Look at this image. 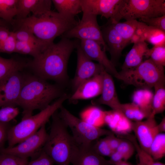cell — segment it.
I'll return each mask as SVG.
<instances>
[{
    "instance_id": "cell-20",
    "label": "cell",
    "mask_w": 165,
    "mask_h": 165,
    "mask_svg": "<svg viewBox=\"0 0 165 165\" xmlns=\"http://www.w3.org/2000/svg\"><path fill=\"white\" fill-rule=\"evenodd\" d=\"M50 0H18L16 19H22L28 17L30 13L32 15L39 16L51 10Z\"/></svg>"
},
{
    "instance_id": "cell-18",
    "label": "cell",
    "mask_w": 165,
    "mask_h": 165,
    "mask_svg": "<svg viewBox=\"0 0 165 165\" xmlns=\"http://www.w3.org/2000/svg\"><path fill=\"white\" fill-rule=\"evenodd\" d=\"M102 71L101 73L95 75L80 84L73 94L69 97L70 101L89 99L101 95L103 87Z\"/></svg>"
},
{
    "instance_id": "cell-13",
    "label": "cell",
    "mask_w": 165,
    "mask_h": 165,
    "mask_svg": "<svg viewBox=\"0 0 165 165\" xmlns=\"http://www.w3.org/2000/svg\"><path fill=\"white\" fill-rule=\"evenodd\" d=\"M155 116L152 115L144 121L133 123L132 131L135 134L138 144L148 154L152 141L160 133Z\"/></svg>"
},
{
    "instance_id": "cell-40",
    "label": "cell",
    "mask_w": 165,
    "mask_h": 165,
    "mask_svg": "<svg viewBox=\"0 0 165 165\" xmlns=\"http://www.w3.org/2000/svg\"><path fill=\"white\" fill-rule=\"evenodd\" d=\"M135 149L131 141L122 139L116 150L121 154L123 160L127 161L132 156Z\"/></svg>"
},
{
    "instance_id": "cell-33",
    "label": "cell",
    "mask_w": 165,
    "mask_h": 165,
    "mask_svg": "<svg viewBox=\"0 0 165 165\" xmlns=\"http://www.w3.org/2000/svg\"><path fill=\"white\" fill-rule=\"evenodd\" d=\"M47 46H42L30 43L17 40L15 53L29 55L35 58L37 57Z\"/></svg>"
},
{
    "instance_id": "cell-50",
    "label": "cell",
    "mask_w": 165,
    "mask_h": 165,
    "mask_svg": "<svg viewBox=\"0 0 165 165\" xmlns=\"http://www.w3.org/2000/svg\"><path fill=\"white\" fill-rule=\"evenodd\" d=\"M0 26L7 27L6 23L3 20L0 19Z\"/></svg>"
},
{
    "instance_id": "cell-47",
    "label": "cell",
    "mask_w": 165,
    "mask_h": 165,
    "mask_svg": "<svg viewBox=\"0 0 165 165\" xmlns=\"http://www.w3.org/2000/svg\"><path fill=\"white\" fill-rule=\"evenodd\" d=\"M10 32L7 27L0 26V44L8 38Z\"/></svg>"
},
{
    "instance_id": "cell-49",
    "label": "cell",
    "mask_w": 165,
    "mask_h": 165,
    "mask_svg": "<svg viewBox=\"0 0 165 165\" xmlns=\"http://www.w3.org/2000/svg\"><path fill=\"white\" fill-rule=\"evenodd\" d=\"M113 165H133L130 164L127 161L124 160H122L121 161H120L119 162L116 163ZM136 165H140V164L138 163V164Z\"/></svg>"
},
{
    "instance_id": "cell-45",
    "label": "cell",
    "mask_w": 165,
    "mask_h": 165,
    "mask_svg": "<svg viewBox=\"0 0 165 165\" xmlns=\"http://www.w3.org/2000/svg\"><path fill=\"white\" fill-rule=\"evenodd\" d=\"M9 129L7 124L0 123V148H2L6 140L7 139V132Z\"/></svg>"
},
{
    "instance_id": "cell-35",
    "label": "cell",
    "mask_w": 165,
    "mask_h": 165,
    "mask_svg": "<svg viewBox=\"0 0 165 165\" xmlns=\"http://www.w3.org/2000/svg\"><path fill=\"white\" fill-rule=\"evenodd\" d=\"M17 40L46 47L47 45L37 38L31 32L24 29H19L13 31Z\"/></svg>"
},
{
    "instance_id": "cell-23",
    "label": "cell",
    "mask_w": 165,
    "mask_h": 165,
    "mask_svg": "<svg viewBox=\"0 0 165 165\" xmlns=\"http://www.w3.org/2000/svg\"><path fill=\"white\" fill-rule=\"evenodd\" d=\"M153 94L148 89H140L135 91L132 96V102L136 105L147 118L152 115Z\"/></svg>"
},
{
    "instance_id": "cell-16",
    "label": "cell",
    "mask_w": 165,
    "mask_h": 165,
    "mask_svg": "<svg viewBox=\"0 0 165 165\" xmlns=\"http://www.w3.org/2000/svg\"><path fill=\"white\" fill-rule=\"evenodd\" d=\"M103 87L100 97L92 101L94 105H104L112 110H120L121 104L118 98L112 76L105 69L102 71Z\"/></svg>"
},
{
    "instance_id": "cell-31",
    "label": "cell",
    "mask_w": 165,
    "mask_h": 165,
    "mask_svg": "<svg viewBox=\"0 0 165 165\" xmlns=\"http://www.w3.org/2000/svg\"><path fill=\"white\" fill-rule=\"evenodd\" d=\"M149 154L156 161L165 156V134L160 133L155 137L150 146Z\"/></svg>"
},
{
    "instance_id": "cell-15",
    "label": "cell",
    "mask_w": 165,
    "mask_h": 165,
    "mask_svg": "<svg viewBox=\"0 0 165 165\" xmlns=\"http://www.w3.org/2000/svg\"><path fill=\"white\" fill-rule=\"evenodd\" d=\"M101 30L104 41L108 47V51L111 55L110 60L115 65L123 50L128 43L115 30L109 21Z\"/></svg>"
},
{
    "instance_id": "cell-4",
    "label": "cell",
    "mask_w": 165,
    "mask_h": 165,
    "mask_svg": "<svg viewBox=\"0 0 165 165\" xmlns=\"http://www.w3.org/2000/svg\"><path fill=\"white\" fill-rule=\"evenodd\" d=\"M48 137L42 150L57 165H70L77 144L60 117L57 111L51 117Z\"/></svg>"
},
{
    "instance_id": "cell-8",
    "label": "cell",
    "mask_w": 165,
    "mask_h": 165,
    "mask_svg": "<svg viewBox=\"0 0 165 165\" xmlns=\"http://www.w3.org/2000/svg\"><path fill=\"white\" fill-rule=\"evenodd\" d=\"M59 109L60 117L71 130L72 135L78 145H91L101 137L113 133L111 130L96 127L77 117L63 105Z\"/></svg>"
},
{
    "instance_id": "cell-32",
    "label": "cell",
    "mask_w": 165,
    "mask_h": 165,
    "mask_svg": "<svg viewBox=\"0 0 165 165\" xmlns=\"http://www.w3.org/2000/svg\"><path fill=\"white\" fill-rule=\"evenodd\" d=\"M126 136V138L133 144L137 152L140 165H165L164 163L156 161L149 154L142 149L134 137L129 134Z\"/></svg>"
},
{
    "instance_id": "cell-37",
    "label": "cell",
    "mask_w": 165,
    "mask_h": 165,
    "mask_svg": "<svg viewBox=\"0 0 165 165\" xmlns=\"http://www.w3.org/2000/svg\"><path fill=\"white\" fill-rule=\"evenodd\" d=\"M19 112V108L16 106H8L0 107V123L7 124L16 118Z\"/></svg>"
},
{
    "instance_id": "cell-9",
    "label": "cell",
    "mask_w": 165,
    "mask_h": 165,
    "mask_svg": "<svg viewBox=\"0 0 165 165\" xmlns=\"http://www.w3.org/2000/svg\"><path fill=\"white\" fill-rule=\"evenodd\" d=\"M62 35L63 37L69 39L75 38L79 40H93L100 44L104 51L108 50L97 21V16L95 15L83 13L78 24Z\"/></svg>"
},
{
    "instance_id": "cell-27",
    "label": "cell",
    "mask_w": 165,
    "mask_h": 165,
    "mask_svg": "<svg viewBox=\"0 0 165 165\" xmlns=\"http://www.w3.org/2000/svg\"><path fill=\"white\" fill-rule=\"evenodd\" d=\"M28 66V63L14 58L6 59L0 56V80L9 74L21 71Z\"/></svg>"
},
{
    "instance_id": "cell-19",
    "label": "cell",
    "mask_w": 165,
    "mask_h": 165,
    "mask_svg": "<svg viewBox=\"0 0 165 165\" xmlns=\"http://www.w3.org/2000/svg\"><path fill=\"white\" fill-rule=\"evenodd\" d=\"M120 0H81L83 13L100 15L107 19L112 16Z\"/></svg>"
},
{
    "instance_id": "cell-44",
    "label": "cell",
    "mask_w": 165,
    "mask_h": 165,
    "mask_svg": "<svg viewBox=\"0 0 165 165\" xmlns=\"http://www.w3.org/2000/svg\"><path fill=\"white\" fill-rule=\"evenodd\" d=\"M106 137L112 151H113L116 150L122 139L115 137L114 133L106 136Z\"/></svg>"
},
{
    "instance_id": "cell-22",
    "label": "cell",
    "mask_w": 165,
    "mask_h": 165,
    "mask_svg": "<svg viewBox=\"0 0 165 165\" xmlns=\"http://www.w3.org/2000/svg\"><path fill=\"white\" fill-rule=\"evenodd\" d=\"M148 49V44L145 41L134 43L125 57L122 70L130 69L138 65L143 61V57Z\"/></svg>"
},
{
    "instance_id": "cell-2",
    "label": "cell",
    "mask_w": 165,
    "mask_h": 165,
    "mask_svg": "<svg viewBox=\"0 0 165 165\" xmlns=\"http://www.w3.org/2000/svg\"><path fill=\"white\" fill-rule=\"evenodd\" d=\"M78 23L75 17L51 10L39 16L32 15L24 19H14L11 24L16 30H27L45 44L49 45L53 43L56 37L62 35Z\"/></svg>"
},
{
    "instance_id": "cell-48",
    "label": "cell",
    "mask_w": 165,
    "mask_h": 165,
    "mask_svg": "<svg viewBox=\"0 0 165 165\" xmlns=\"http://www.w3.org/2000/svg\"><path fill=\"white\" fill-rule=\"evenodd\" d=\"M158 127L160 133L165 132V117H163L160 123L158 124Z\"/></svg>"
},
{
    "instance_id": "cell-24",
    "label": "cell",
    "mask_w": 165,
    "mask_h": 165,
    "mask_svg": "<svg viewBox=\"0 0 165 165\" xmlns=\"http://www.w3.org/2000/svg\"><path fill=\"white\" fill-rule=\"evenodd\" d=\"M52 2L57 12L62 15L75 17L82 12L81 0H52Z\"/></svg>"
},
{
    "instance_id": "cell-25",
    "label": "cell",
    "mask_w": 165,
    "mask_h": 165,
    "mask_svg": "<svg viewBox=\"0 0 165 165\" xmlns=\"http://www.w3.org/2000/svg\"><path fill=\"white\" fill-rule=\"evenodd\" d=\"M109 22L115 30L128 44L130 42L133 37L142 23L137 20H126L123 22Z\"/></svg>"
},
{
    "instance_id": "cell-28",
    "label": "cell",
    "mask_w": 165,
    "mask_h": 165,
    "mask_svg": "<svg viewBox=\"0 0 165 165\" xmlns=\"http://www.w3.org/2000/svg\"><path fill=\"white\" fill-rule=\"evenodd\" d=\"M105 115L106 111L96 107H91L82 112L81 119L93 126L101 128L105 124Z\"/></svg>"
},
{
    "instance_id": "cell-1",
    "label": "cell",
    "mask_w": 165,
    "mask_h": 165,
    "mask_svg": "<svg viewBox=\"0 0 165 165\" xmlns=\"http://www.w3.org/2000/svg\"><path fill=\"white\" fill-rule=\"evenodd\" d=\"M80 40L63 37L57 43L48 45L28 66L35 75L45 80L65 82L68 78L67 65L69 57Z\"/></svg>"
},
{
    "instance_id": "cell-34",
    "label": "cell",
    "mask_w": 165,
    "mask_h": 165,
    "mask_svg": "<svg viewBox=\"0 0 165 165\" xmlns=\"http://www.w3.org/2000/svg\"><path fill=\"white\" fill-rule=\"evenodd\" d=\"M120 110L131 120L140 121L144 118H146L139 108L133 102L121 104Z\"/></svg>"
},
{
    "instance_id": "cell-38",
    "label": "cell",
    "mask_w": 165,
    "mask_h": 165,
    "mask_svg": "<svg viewBox=\"0 0 165 165\" xmlns=\"http://www.w3.org/2000/svg\"><path fill=\"white\" fill-rule=\"evenodd\" d=\"M0 165H27L28 158L7 153H0Z\"/></svg>"
},
{
    "instance_id": "cell-10",
    "label": "cell",
    "mask_w": 165,
    "mask_h": 165,
    "mask_svg": "<svg viewBox=\"0 0 165 165\" xmlns=\"http://www.w3.org/2000/svg\"><path fill=\"white\" fill-rule=\"evenodd\" d=\"M48 135L46 125H44L35 133L17 145L0 148V153L9 154L23 158L36 157L42 151Z\"/></svg>"
},
{
    "instance_id": "cell-7",
    "label": "cell",
    "mask_w": 165,
    "mask_h": 165,
    "mask_svg": "<svg viewBox=\"0 0 165 165\" xmlns=\"http://www.w3.org/2000/svg\"><path fill=\"white\" fill-rule=\"evenodd\" d=\"M119 73V79L139 89H150L165 81L164 66L155 63L149 58L135 67L121 70Z\"/></svg>"
},
{
    "instance_id": "cell-12",
    "label": "cell",
    "mask_w": 165,
    "mask_h": 165,
    "mask_svg": "<svg viewBox=\"0 0 165 165\" xmlns=\"http://www.w3.org/2000/svg\"><path fill=\"white\" fill-rule=\"evenodd\" d=\"M76 49L77 68L75 75L72 81V86L75 90L85 81L101 73L104 68L99 64L95 63L88 58L81 49L79 44Z\"/></svg>"
},
{
    "instance_id": "cell-26",
    "label": "cell",
    "mask_w": 165,
    "mask_h": 165,
    "mask_svg": "<svg viewBox=\"0 0 165 165\" xmlns=\"http://www.w3.org/2000/svg\"><path fill=\"white\" fill-rule=\"evenodd\" d=\"M141 38L154 46H165V32L145 24L142 29Z\"/></svg>"
},
{
    "instance_id": "cell-39",
    "label": "cell",
    "mask_w": 165,
    "mask_h": 165,
    "mask_svg": "<svg viewBox=\"0 0 165 165\" xmlns=\"http://www.w3.org/2000/svg\"><path fill=\"white\" fill-rule=\"evenodd\" d=\"M92 145L95 151L102 156L110 157L113 152L106 137L100 139H98Z\"/></svg>"
},
{
    "instance_id": "cell-36",
    "label": "cell",
    "mask_w": 165,
    "mask_h": 165,
    "mask_svg": "<svg viewBox=\"0 0 165 165\" xmlns=\"http://www.w3.org/2000/svg\"><path fill=\"white\" fill-rule=\"evenodd\" d=\"M145 57L157 64L165 66V46H154L149 49Z\"/></svg>"
},
{
    "instance_id": "cell-5",
    "label": "cell",
    "mask_w": 165,
    "mask_h": 165,
    "mask_svg": "<svg viewBox=\"0 0 165 165\" xmlns=\"http://www.w3.org/2000/svg\"><path fill=\"white\" fill-rule=\"evenodd\" d=\"M69 97L64 94L52 104L35 115L22 117L16 125L9 128L7 134L8 146H15L33 135L49 121L53 114L61 107Z\"/></svg>"
},
{
    "instance_id": "cell-42",
    "label": "cell",
    "mask_w": 165,
    "mask_h": 165,
    "mask_svg": "<svg viewBox=\"0 0 165 165\" xmlns=\"http://www.w3.org/2000/svg\"><path fill=\"white\" fill-rule=\"evenodd\" d=\"M16 41L13 31H11L8 38L0 44V53H11L15 52Z\"/></svg>"
},
{
    "instance_id": "cell-21",
    "label": "cell",
    "mask_w": 165,
    "mask_h": 165,
    "mask_svg": "<svg viewBox=\"0 0 165 165\" xmlns=\"http://www.w3.org/2000/svg\"><path fill=\"white\" fill-rule=\"evenodd\" d=\"M105 122L114 134L126 135L132 131L133 122L120 110L106 111Z\"/></svg>"
},
{
    "instance_id": "cell-11",
    "label": "cell",
    "mask_w": 165,
    "mask_h": 165,
    "mask_svg": "<svg viewBox=\"0 0 165 165\" xmlns=\"http://www.w3.org/2000/svg\"><path fill=\"white\" fill-rule=\"evenodd\" d=\"M24 77L20 71H17L0 80V107L17 105Z\"/></svg>"
},
{
    "instance_id": "cell-43",
    "label": "cell",
    "mask_w": 165,
    "mask_h": 165,
    "mask_svg": "<svg viewBox=\"0 0 165 165\" xmlns=\"http://www.w3.org/2000/svg\"><path fill=\"white\" fill-rule=\"evenodd\" d=\"M54 164L49 156L42 150L39 155L28 162L27 165H53Z\"/></svg>"
},
{
    "instance_id": "cell-46",
    "label": "cell",
    "mask_w": 165,
    "mask_h": 165,
    "mask_svg": "<svg viewBox=\"0 0 165 165\" xmlns=\"http://www.w3.org/2000/svg\"><path fill=\"white\" fill-rule=\"evenodd\" d=\"M109 157L110 159L109 160L112 165L122 160H123V156L117 150L113 151Z\"/></svg>"
},
{
    "instance_id": "cell-17",
    "label": "cell",
    "mask_w": 165,
    "mask_h": 165,
    "mask_svg": "<svg viewBox=\"0 0 165 165\" xmlns=\"http://www.w3.org/2000/svg\"><path fill=\"white\" fill-rule=\"evenodd\" d=\"M92 145L86 146L77 145L70 164L72 165H112L109 160H106L95 151Z\"/></svg>"
},
{
    "instance_id": "cell-41",
    "label": "cell",
    "mask_w": 165,
    "mask_h": 165,
    "mask_svg": "<svg viewBox=\"0 0 165 165\" xmlns=\"http://www.w3.org/2000/svg\"><path fill=\"white\" fill-rule=\"evenodd\" d=\"M139 20V21L144 23L149 26L165 32V15L157 17L143 18Z\"/></svg>"
},
{
    "instance_id": "cell-3",
    "label": "cell",
    "mask_w": 165,
    "mask_h": 165,
    "mask_svg": "<svg viewBox=\"0 0 165 165\" xmlns=\"http://www.w3.org/2000/svg\"><path fill=\"white\" fill-rule=\"evenodd\" d=\"M63 93L60 87L34 75H25L17 102L23 109V117L32 115L36 110H42Z\"/></svg>"
},
{
    "instance_id": "cell-14",
    "label": "cell",
    "mask_w": 165,
    "mask_h": 165,
    "mask_svg": "<svg viewBox=\"0 0 165 165\" xmlns=\"http://www.w3.org/2000/svg\"><path fill=\"white\" fill-rule=\"evenodd\" d=\"M79 46L84 54L92 61L98 62L106 71L118 79L119 72L115 65L108 58L101 46L95 41L91 40H80Z\"/></svg>"
},
{
    "instance_id": "cell-6",
    "label": "cell",
    "mask_w": 165,
    "mask_h": 165,
    "mask_svg": "<svg viewBox=\"0 0 165 165\" xmlns=\"http://www.w3.org/2000/svg\"><path fill=\"white\" fill-rule=\"evenodd\" d=\"M165 15L164 0H120L109 21L118 22L123 19L137 20Z\"/></svg>"
},
{
    "instance_id": "cell-29",
    "label": "cell",
    "mask_w": 165,
    "mask_h": 165,
    "mask_svg": "<svg viewBox=\"0 0 165 165\" xmlns=\"http://www.w3.org/2000/svg\"><path fill=\"white\" fill-rule=\"evenodd\" d=\"M18 0H0V19L12 23L17 11Z\"/></svg>"
},
{
    "instance_id": "cell-30",
    "label": "cell",
    "mask_w": 165,
    "mask_h": 165,
    "mask_svg": "<svg viewBox=\"0 0 165 165\" xmlns=\"http://www.w3.org/2000/svg\"><path fill=\"white\" fill-rule=\"evenodd\" d=\"M155 91L152 100V115L163 113L165 109V82L157 84L154 87Z\"/></svg>"
}]
</instances>
